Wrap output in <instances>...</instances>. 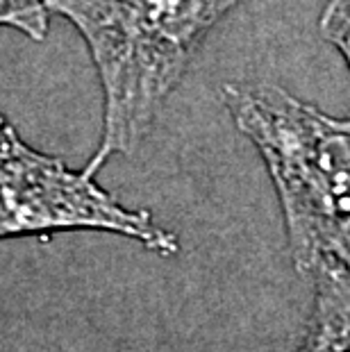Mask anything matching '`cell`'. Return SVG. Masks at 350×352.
<instances>
[{"label": "cell", "instance_id": "obj_1", "mask_svg": "<svg viewBox=\"0 0 350 352\" xmlns=\"http://www.w3.org/2000/svg\"><path fill=\"white\" fill-rule=\"evenodd\" d=\"M252 0H46L87 41L102 87V137L85 170L141 144L207 32Z\"/></svg>", "mask_w": 350, "mask_h": 352}, {"label": "cell", "instance_id": "obj_2", "mask_svg": "<svg viewBox=\"0 0 350 352\" xmlns=\"http://www.w3.org/2000/svg\"><path fill=\"white\" fill-rule=\"evenodd\" d=\"M223 98L273 179L298 273H350V118L327 116L271 82L226 85Z\"/></svg>", "mask_w": 350, "mask_h": 352}, {"label": "cell", "instance_id": "obj_3", "mask_svg": "<svg viewBox=\"0 0 350 352\" xmlns=\"http://www.w3.org/2000/svg\"><path fill=\"white\" fill-rule=\"evenodd\" d=\"M73 230L128 236L164 257L177 252V239L151 214L123 207L85 168L71 170L30 148L0 114V241Z\"/></svg>", "mask_w": 350, "mask_h": 352}, {"label": "cell", "instance_id": "obj_4", "mask_svg": "<svg viewBox=\"0 0 350 352\" xmlns=\"http://www.w3.org/2000/svg\"><path fill=\"white\" fill-rule=\"evenodd\" d=\"M309 280L314 307L300 352H350V273L321 266Z\"/></svg>", "mask_w": 350, "mask_h": 352}, {"label": "cell", "instance_id": "obj_5", "mask_svg": "<svg viewBox=\"0 0 350 352\" xmlns=\"http://www.w3.org/2000/svg\"><path fill=\"white\" fill-rule=\"evenodd\" d=\"M48 12L46 0H0V25L41 41L48 32Z\"/></svg>", "mask_w": 350, "mask_h": 352}, {"label": "cell", "instance_id": "obj_6", "mask_svg": "<svg viewBox=\"0 0 350 352\" xmlns=\"http://www.w3.org/2000/svg\"><path fill=\"white\" fill-rule=\"evenodd\" d=\"M323 39L339 50L350 69V0H330L318 21Z\"/></svg>", "mask_w": 350, "mask_h": 352}]
</instances>
